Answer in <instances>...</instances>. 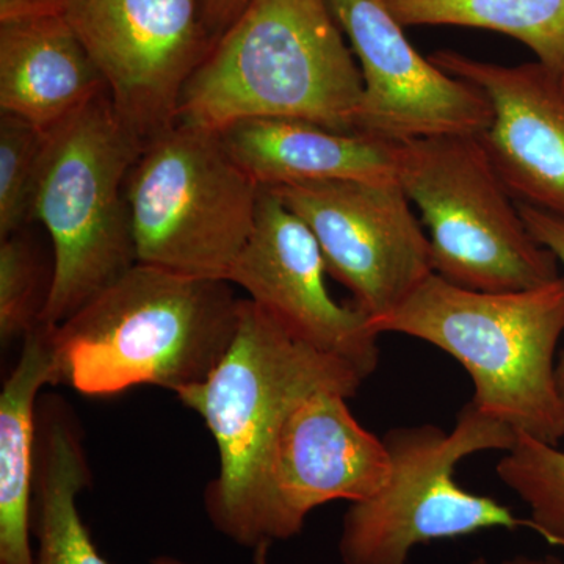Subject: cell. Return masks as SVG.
Masks as SVG:
<instances>
[{"label": "cell", "mask_w": 564, "mask_h": 564, "mask_svg": "<svg viewBox=\"0 0 564 564\" xmlns=\"http://www.w3.org/2000/svg\"><path fill=\"white\" fill-rule=\"evenodd\" d=\"M364 381L350 364L300 343L243 299L225 358L206 381L177 393L217 444L218 474L204 491V510L217 532L243 547L276 543L270 473L285 415L325 389L352 399Z\"/></svg>", "instance_id": "obj_1"}, {"label": "cell", "mask_w": 564, "mask_h": 564, "mask_svg": "<svg viewBox=\"0 0 564 564\" xmlns=\"http://www.w3.org/2000/svg\"><path fill=\"white\" fill-rule=\"evenodd\" d=\"M242 304L231 282L137 262L55 325L58 384L90 397L143 384L177 395L206 381L225 358Z\"/></svg>", "instance_id": "obj_2"}, {"label": "cell", "mask_w": 564, "mask_h": 564, "mask_svg": "<svg viewBox=\"0 0 564 564\" xmlns=\"http://www.w3.org/2000/svg\"><path fill=\"white\" fill-rule=\"evenodd\" d=\"M362 95L328 0H250L193 73L177 122L221 132L276 118L356 132Z\"/></svg>", "instance_id": "obj_3"}, {"label": "cell", "mask_w": 564, "mask_h": 564, "mask_svg": "<svg viewBox=\"0 0 564 564\" xmlns=\"http://www.w3.org/2000/svg\"><path fill=\"white\" fill-rule=\"evenodd\" d=\"M373 332L432 344L469 373L470 402L541 443L564 440V399L556 381V347L564 333V276L518 292L459 288L433 273Z\"/></svg>", "instance_id": "obj_4"}, {"label": "cell", "mask_w": 564, "mask_h": 564, "mask_svg": "<svg viewBox=\"0 0 564 564\" xmlns=\"http://www.w3.org/2000/svg\"><path fill=\"white\" fill-rule=\"evenodd\" d=\"M141 150L107 90L47 132L32 198L52 245L44 323L65 322L135 265L126 181Z\"/></svg>", "instance_id": "obj_5"}, {"label": "cell", "mask_w": 564, "mask_h": 564, "mask_svg": "<svg viewBox=\"0 0 564 564\" xmlns=\"http://www.w3.org/2000/svg\"><path fill=\"white\" fill-rule=\"evenodd\" d=\"M397 181L429 229L433 272L459 288L518 292L562 278L534 239L480 135L397 141Z\"/></svg>", "instance_id": "obj_6"}, {"label": "cell", "mask_w": 564, "mask_h": 564, "mask_svg": "<svg viewBox=\"0 0 564 564\" xmlns=\"http://www.w3.org/2000/svg\"><path fill=\"white\" fill-rule=\"evenodd\" d=\"M383 441L391 478L381 491L345 511L337 545L343 564H408L417 545L434 541L491 529L534 532L529 518L455 480L463 459L511 451L518 441L511 426L473 402L456 414L451 432L433 423L393 426Z\"/></svg>", "instance_id": "obj_7"}, {"label": "cell", "mask_w": 564, "mask_h": 564, "mask_svg": "<svg viewBox=\"0 0 564 564\" xmlns=\"http://www.w3.org/2000/svg\"><path fill=\"white\" fill-rule=\"evenodd\" d=\"M261 192L220 132L177 122L141 150L126 181L137 262L228 281Z\"/></svg>", "instance_id": "obj_8"}, {"label": "cell", "mask_w": 564, "mask_h": 564, "mask_svg": "<svg viewBox=\"0 0 564 564\" xmlns=\"http://www.w3.org/2000/svg\"><path fill=\"white\" fill-rule=\"evenodd\" d=\"M143 148L180 120L182 93L212 43L202 0H58Z\"/></svg>", "instance_id": "obj_9"}, {"label": "cell", "mask_w": 564, "mask_h": 564, "mask_svg": "<svg viewBox=\"0 0 564 564\" xmlns=\"http://www.w3.org/2000/svg\"><path fill=\"white\" fill-rule=\"evenodd\" d=\"M302 218L326 270L370 321L402 306L432 276L430 239L393 181H311L265 187Z\"/></svg>", "instance_id": "obj_10"}, {"label": "cell", "mask_w": 564, "mask_h": 564, "mask_svg": "<svg viewBox=\"0 0 564 564\" xmlns=\"http://www.w3.org/2000/svg\"><path fill=\"white\" fill-rule=\"evenodd\" d=\"M364 80L356 132L402 141L484 135L494 110L484 91L423 58L384 0H328Z\"/></svg>", "instance_id": "obj_11"}, {"label": "cell", "mask_w": 564, "mask_h": 564, "mask_svg": "<svg viewBox=\"0 0 564 564\" xmlns=\"http://www.w3.org/2000/svg\"><path fill=\"white\" fill-rule=\"evenodd\" d=\"M326 273L314 234L262 187L254 231L228 281L296 340L343 359L367 380L380 362V336L356 304L345 306L329 295Z\"/></svg>", "instance_id": "obj_12"}, {"label": "cell", "mask_w": 564, "mask_h": 564, "mask_svg": "<svg viewBox=\"0 0 564 564\" xmlns=\"http://www.w3.org/2000/svg\"><path fill=\"white\" fill-rule=\"evenodd\" d=\"M348 400L325 389L304 397L285 415L270 473L276 541L302 532L315 508L336 500L361 502L391 478L383 437L356 421Z\"/></svg>", "instance_id": "obj_13"}, {"label": "cell", "mask_w": 564, "mask_h": 564, "mask_svg": "<svg viewBox=\"0 0 564 564\" xmlns=\"http://www.w3.org/2000/svg\"><path fill=\"white\" fill-rule=\"evenodd\" d=\"M430 61L485 93L492 124L480 135L516 203L564 221V87L540 62L497 65L455 51Z\"/></svg>", "instance_id": "obj_14"}, {"label": "cell", "mask_w": 564, "mask_h": 564, "mask_svg": "<svg viewBox=\"0 0 564 564\" xmlns=\"http://www.w3.org/2000/svg\"><path fill=\"white\" fill-rule=\"evenodd\" d=\"M106 84L61 11L0 20V111L50 132Z\"/></svg>", "instance_id": "obj_15"}, {"label": "cell", "mask_w": 564, "mask_h": 564, "mask_svg": "<svg viewBox=\"0 0 564 564\" xmlns=\"http://www.w3.org/2000/svg\"><path fill=\"white\" fill-rule=\"evenodd\" d=\"M220 133L232 158L261 187L397 180V141L369 133L276 118L236 122Z\"/></svg>", "instance_id": "obj_16"}, {"label": "cell", "mask_w": 564, "mask_h": 564, "mask_svg": "<svg viewBox=\"0 0 564 564\" xmlns=\"http://www.w3.org/2000/svg\"><path fill=\"white\" fill-rule=\"evenodd\" d=\"M55 325L41 323L0 392V564H33L32 503L44 386L58 384Z\"/></svg>", "instance_id": "obj_17"}, {"label": "cell", "mask_w": 564, "mask_h": 564, "mask_svg": "<svg viewBox=\"0 0 564 564\" xmlns=\"http://www.w3.org/2000/svg\"><path fill=\"white\" fill-rule=\"evenodd\" d=\"M91 484L79 419L57 395L40 400L32 503L33 564H109L82 521L77 499ZM155 564H187L159 558Z\"/></svg>", "instance_id": "obj_18"}, {"label": "cell", "mask_w": 564, "mask_h": 564, "mask_svg": "<svg viewBox=\"0 0 564 564\" xmlns=\"http://www.w3.org/2000/svg\"><path fill=\"white\" fill-rule=\"evenodd\" d=\"M403 28L458 25L521 41L545 68L564 74V0H384Z\"/></svg>", "instance_id": "obj_19"}, {"label": "cell", "mask_w": 564, "mask_h": 564, "mask_svg": "<svg viewBox=\"0 0 564 564\" xmlns=\"http://www.w3.org/2000/svg\"><path fill=\"white\" fill-rule=\"evenodd\" d=\"M497 477L529 508L534 533L564 549V451L518 434L496 466Z\"/></svg>", "instance_id": "obj_20"}, {"label": "cell", "mask_w": 564, "mask_h": 564, "mask_svg": "<svg viewBox=\"0 0 564 564\" xmlns=\"http://www.w3.org/2000/svg\"><path fill=\"white\" fill-rule=\"evenodd\" d=\"M52 281L24 229L0 239V344H22L43 322Z\"/></svg>", "instance_id": "obj_21"}, {"label": "cell", "mask_w": 564, "mask_h": 564, "mask_svg": "<svg viewBox=\"0 0 564 564\" xmlns=\"http://www.w3.org/2000/svg\"><path fill=\"white\" fill-rule=\"evenodd\" d=\"M46 132L0 111V239L32 221V198Z\"/></svg>", "instance_id": "obj_22"}, {"label": "cell", "mask_w": 564, "mask_h": 564, "mask_svg": "<svg viewBox=\"0 0 564 564\" xmlns=\"http://www.w3.org/2000/svg\"><path fill=\"white\" fill-rule=\"evenodd\" d=\"M519 210H521L522 218H524L525 225L529 226L534 239L554 252L564 270V221L554 217V215L533 209V207L524 206V204H519ZM556 381H558L560 392H562L564 399V352L560 361L556 362Z\"/></svg>", "instance_id": "obj_23"}, {"label": "cell", "mask_w": 564, "mask_h": 564, "mask_svg": "<svg viewBox=\"0 0 564 564\" xmlns=\"http://www.w3.org/2000/svg\"><path fill=\"white\" fill-rule=\"evenodd\" d=\"M250 0H202L203 22L215 43L247 9Z\"/></svg>", "instance_id": "obj_24"}, {"label": "cell", "mask_w": 564, "mask_h": 564, "mask_svg": "<svg viewBox=\"0 0 564 564\" xmlns=\"http://www.w3.org/2000/svg\"><path fill=\"white\" fill-rule=\"evenodd\" d=\"M497 564H564L563 560L556 558V556L544 555V556H530V555H516L511 558H505L502 562Z\"/></svg>", "instance_id": "obj_25"}, {"label": "cell", "mask_w": 564, "mask_h": 564, "mask_svg": "<svg viewBox=\"0 0 564 564\" xmlns=\"http://www.w3.org/2000/svg\"><path fill=\"white\" fill-rule=\"evenodd\" d=\"M272 544L265 543L254 549V564H269V554Z\"/></svg>", "instance_id": "obj_26"}, {"label": "cell", "mask_w": 564, "mask_h": 564, "mask_svg": "<svg viewBox=\"0 0 564 564\" xmlns=\"http://www.w3.org/2000/svg\"><path fill=\"white\" fill-rule=\"evenodd\" d=\"M466 564H489L488 560L485 558V556H475V558L470 560V562H467Z\"/></svg>", "instance_id": "obj_27"}, {"label": "cell", "mask_w": 564, "mask_h": 564, "mask_svg": "<svg viewBox=\"0 0 564 564\" xmlns=\"http://www.w3.org/2000/svg\"><path fill=\"white\" fill-rule=\"evenodd\" d=\"M562 82H563V87H564V74H563V76H562Z\"/></svg>", "instance_id": "obj_28"}]
</instances>
